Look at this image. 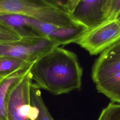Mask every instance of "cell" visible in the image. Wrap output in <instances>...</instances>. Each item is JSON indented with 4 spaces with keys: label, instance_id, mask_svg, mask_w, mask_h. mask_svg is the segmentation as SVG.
<instances>
[{
    "label": "cell",
    "instance_id": "cell-3",
    "mask_svg": "<svg viewBox=\"0 0 120 120\" xmlns=\"http://www.w3.org/2000/svg\"><path fill=\"white\" fill-rule=\"evenodd\" d=\"M120 39V20L108 19L87 31L75 43L97 55Z\"/></svg>",
    "mask_w": 120,
    "mask_h": 120
},
{
    "label": "cell",
    "instance_id": "cell-6",
    "mask_svg": "<svg viewBox=\"0 0 120 120\" xmlns=\"http://www.w3.org/2000/svg\"><path fill=\"white\" fill-rule=\"evenodd\" d=\"M112 0H79L70 15L89 29L109 19Z\"/></svg>",
    "mask_w": 120,
    "mask_h": 120
},
{
    "label": "cell",
    "instance_id": "cell-17",
    "mask_svg": "<svg viewBox=\"0 0 120 120\" xmlns=\"http://www.w3.org/2000/svg\"><path fill=\"white\" fill-rule=\"evenodd\" d=\"M120 15V0H112L108 19H118Z\"/></svg>",
    "mask_w": 120,
    "mask_h": 120
},
{
    "label": "cell",
    "instance_id": "cell-11",
    "mask_svg": "<svg viewBox=\"0 0 120 120\" xmlns=\"http://www.w3.org/2000/svg\"><path fill=\"white\" fill-rule=\"evenodd\" d=\"M98 91L120 104V71L95 83Z\"/></svg>",
    "mask_w": 120,
    "mask_h": 120
},
{
    "label": "cell",
    "instance_id": "cell-7",
    "mask_svg": "<svg viewBox=\"0 0 120 120\" xmlns=\"http://www.w3.org/2000/svg\"><path fill=\"white\" fill-rule=\"evenodd\" d=\"M30 22L42 37L47 38L59 46L75 43L89 29L79 23L70 26H60L29 17Z\"/></svg>",
    "mask_w": 120,
    "mask_h": 120
},
{
    "label": "cell",
    "instance_id": "cell-12",
    "mask_svg": "<svg viewBox=\"0 0 120 120\" xmlns=\"http://www.w3.org/2000/svg\"><path fill=\"white\" fill-rule=\"evenodd\" d=\"M31 104L35 107V120H54L42 97L40 88L35 83L30 88Z\"/></svg>",
    "mask_w": 120,
    "mask_h": 120
},
{
    "label": "cell",
    "instance_id": "cell-9",
    "mask_svg": "<svg viewBox=\"0 0 120 120\" xmlns=\"http://www.w3.org/2000/svg\"><path fill=\"white\" fill-rule=\"evenodd\" d=\"M34 62L25 66L0 81V120H8V100L9 92L12 87L30 70Z\"/></svg>",
    "mask_w": 120,
    "mask_h": 120
},
{
    "label": "cell",
    "instance_id": "cell-8",
    "mask_svg": "<svg viewBox=\"0 0 120 120\" xmlns=\"http://www.w3.org/2000/svg\"><path fill=\"white\" fill-rule=\"evenodd\" d=\"M120 71V39L106 49L96 60L92 69L94 82Z\"/></svg>",
    "mask_w": 120,
    "mask_h": 120
},
{
    "label": "cell",
    "instance_id": "cell-4",
    "mask_svg": "<svg viewBox=\"0 0 120 120\" xmlns=\"http://www.w3.org/2000/svg\"><path fill=\"white\" fill-rule=\"evenodd\" d=\"M30 70L11 89L8 97V120H35V107L31 104Z\"/></svg>",
    "mask_w": 120,
    "mask_h": 120
},
{
    "label": "cell",
    "instance_id": "cell-1",
    "mask_svg": "<svg viewBox=\"0 0 120 120\" xmlns=\"http://www.w3.org/2000/svg\"><path fill=\"white\" fill-rule=\"evenodd\" d=\"M30 73L40 89L54 95L67 93L81 87L82 70L77 56L59 46L38 57Z\"/></svg>",
    "mask_w": 120,
    "mask_h": 120
},
{
    "label": "cell",
    "instance_id": "cell-13",
    "mask_svg": "<svg viewBox=\"0 0 120 120\" xmlns=\"http://www.w3.org/2000/svg\"><path fill=\"white\" fill-rule=\"evenodd\" d=\"M36 60H27L13 58H0V81Z\"/></svg>",
    "mask_w": 120,
    "mask_h": 120
},
{
    "label": "cell",
    "instance_id": "cell-14",
    "mask_svg": "<svg viewBox=\"0 0 120 120\" xmlns=\"http://www.w3.org/2000/svg\"><path fill=\"white\" fill-rule=\"evenodd\" d=\"M98 120H120V104L109 103L102 110Z\"/></svg>",
    "mask_w": 120,
    "mask_h": 120
},
{
    "label": "cell",
    "instance_id": "cell-15",
    "mask_svg": "<svg viewBox=\"0 0 120 120\" xmlns=\"http://www.w3.org/2000/svg\"><path fill=\"white\" fill-rule=\"evenodd\" d=\"M21 38L14 30L0 21V42L15 41Z\"/></svg>",
    "mask_w": 120,
    "mask_h": 120
},
{
    "label": "cell",
    "instance_id": "cell-2",
    "mask_svg": "<svg viewBox=\"0 0 120 120\" xmlns=\"http://www.w3.org/2000/svg\"><path fill=\"white\" fill-rule=\"evenodd\" d=\"M17 14L60 26L79 24L71 15L46 0H0V15Z\"/></svg>",
    "mask_w": 120,
    "mask_h": 120
},
{
    "label": "cell",
    "instance_id": "cell-5",
    "mask_svg": "<svg viewBox=\"0 0 120 120\" xmlns=\"http://www.w3.org/2000/svg\"><path fill=\"white\" fill-rule=\"evenodd\" d=\"M56 46H59L45 38H21L17 41L0 42V58L34 60Z\"/></svg>",
    "mask_w": 120,
    "mask_h": 120
},
{
    "label": "cell",
    "instance_id": "cell-10",
    "mask_svg": "<svg viewBox=\"0 0 120 120\" xmlns=\"http://www.w3.org/2000/svg\"><path fill=\"white\" fill-rule=\"evenodd\" d=\"M0 21L11 28L21 38L43 37L31 24L29 16L17 14H3L0 15Z\"/></svg>",
    "mask_w": 120,
    "mask_h": 120
},
{
    "label": "cell",
    "instance_id": "cell-16",
    "mask_svg": "<svg viewBox=\"0 0 120 120\" xmlns=\"http://www.w3.org/2000/svg\"><path fill=\"white\" fill-rule=\"evenodd\" d=\"M55 7L69 13L73 11L79 0H46Z\"/></svg>",
    "mask_w": 120,
    "mask_h": 120
},
{
    "label": "cell",
    "instance_id": "cell-18",
    "mask_svg": "<svg viewBox=\"0 0 120 120\" xmlns=\"http://www.w3.org/2000/svg\"><path fill=\"white\" fill-rule=\"evenodd\" d=\"M118 19H120V15H119V16L118 17Z\"/></svg>",
    "mask_w": 120,
    "mask_h": 120
}]
</instances>
